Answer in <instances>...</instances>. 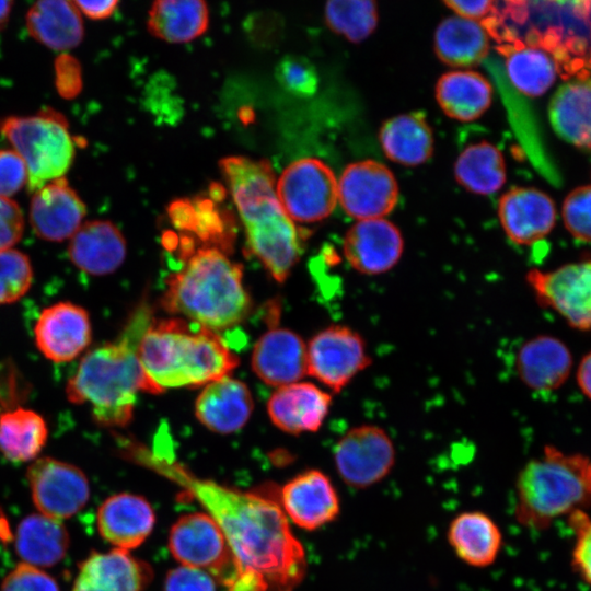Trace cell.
Returning <instances> with one entry per match:
<instances>
[{"instance_id": "6da1fadb", "label": "cell", "mask_w": 591, "mask_h": 591, "mask_svg": "<svg viewBox=\"0 0 591 591\" xmlns=\"http://www.w3.org/2000/svg\"><path fill=\"white\" fill-rule=\"evenodd\" d=\"M163 473L220 526L241 575L260 577L273 591H293L305 577L306 557L274 499L200 479L177 465Z\"/></svg>"}, {"instance_id": "7a4b0ae2", "label": "cell", "mask_w": 591, "mask_h": 591, "mask_svg": "<svg viewBox=\"0 0 591 591\" xmlns=\"http://www.w3.org/2000/svg\"><path fill=\"white\" fill-rule=\"evenodd\" d=\"M152 322L150 306L139 305L119 337L88 351L68 380V401L89 404L96 424L124 427L132 418L139 392H163L149 379L139 358L141 339Z\"/></svg>"}, {"instance_id": "3957f363", "label": "cell", "mask_w": 591, "mask_h": 591, "mask_svg": "<svg viewBox=\"0 0 591 591\" xmlns=\"http://www.w3.org/2000/svg\"><path fill=\"white\" fill-rule=\"evenodd\" d=\"M220 169L243 221L250 248L275 280L285 281L299 259L300 239L278 200L269 162L228 157L220 161Z\"/></svg>"}, {"instance_id": "277c9868", "label": "cell", "mask_w": 591, "mask_h": 591, "mask_svg": "<svg viewBox=\"0 0 591 591\" xmlns=\"http://www.w3.org/2000/svg\"><path fill=\"white\" fill-rule=\"evenodd\" d=\"M139 358L149 379L161 390L205 385L227 376L239 363L213 331L179 318L152 322Z\"/></svg>"}, {"instance_id": "5b68a950", "label": "cell", "mask_w": 591, "mask_h": 591, "mask_svg": "<svg viewBox=\"0 0 591 591\" xmlns=\"http://www.w3.org/2000/svg\"><path fill=\"white\" fill-rule=\"evenodd\" d=\"M242 267L215 247L200 248L167 281L162 304L208 329L242 322L251 310Z\"/></svg>"}, {"instance_id": "8992f818", "label": "cell", "mask_w": 591, "mask_h": 591, "mask_svg": "<svg viewBox=\"0 0 591 591\" xmlns=\"http://www.w3.org/2000/svg\"><path fill=\"white\" fill-rule=\"evenodd\" d=\"M514 485L517 522L546 530L556 520L591 507V457L545 445L522 466Z\"/></svg>"}, {"instance_id": "52a82bcc", "label": "cell", "mask_w": 591, "mask_h": 591, "mask_svg": "<svg viewBox=\"0 0 591 591\" xmlns=\"http://www.w3.org/2000/svg\"><path fill=\"white\" fill-rule=\"evenodd\" d=\"M0 132L26 164L30 193L63 177L72 164L74 146L67 121L51 109L1 118Z\"/></svg>"}, {"instance_id": "ba28073f", "label": "cell", "mask_w": 591, "mask_h": 591, "mask_svg": "<svg viewBox=\"0 0 591 591\" xmlns=\"http://www.w3.org/2000/svg\"><path fill=\"white\" fill-rule=\"evenodd\" d=\"M167 545L182 566L205 570L227 588L241 575L222 530L207 512L181 515L170 530Z\"/></svg>"}, {"instance_id": "9c48e42d", "label": "cell", "mask_w": 591, "mask_h": 591, "mask_svg": "<svg viewBox=\"0 0 591 591\" xmlns=\"http://www.w3.org/2000/svg\"><path fill=\"white\" fill-rule=\"evenodd\" d=\"M525 281L540 305L554 311L573 329L591 331V259L549 270L533 268Z\"/></svg>"}, {"instance_id": "30bf717a", "label": "cell", "mask_w": 591, "mask_h": 591, "mask_svg": "<svg viewBox=\"0 0 591 591\" xmlns=\"http://www.w3.org/2000/svg\"><path fill=\"white\" fill-rule=\"evenodd\" d=\"M276 194L291 220L317 222L327 218L338 202V179L323 161L302 158L283 170Z\"/></svg>"}, {"instance_id": "8fae6325", "label": "cell", "mask_w": 591, "mask_h": 591, "mask_svg": "<svg viewBox=\"0 0 591 591\" xmlns=\"http://www.w3.org/2000/svg\"><path fill=\"white\" fill-rule=\"evenodd\" d=\"M333 455L338 476L355 489H366L382 482L396 461L389 433L371 424L349 429L335 444Z\"/></svg>"}, {"instance_id": "7c38bea8", "label": "cell", "mask_w": 591, "mask_h": 591, "mask_svg": "<svg viewBox=\"0 0 591 591\" xmlns=\"http://www.w3.org/2000/svg\"><path fill=\"white\" fill-rule=\"evenodd\" d=\"M308 374L333 392H340L367 369L371 357L362 336L345 325L328 326L306 346Z\"/></svg>"}, {"instance_id": "4fadbf2b", "label": "cell", "mask_w": 591, "mask_h": 591, "mask_svg": "<svg viewBox=\"0 0 591 591\" xmlns=\"http://www.w3.org/2000/svg\"><path fill=\"white\" fill-rule=\"evenodd\" d=\"M26 478L38 512L58 521L77 514L90 499V483L84 472L58 459L37 457L27 467Z\"/></svg>"}, {"instance_id": "5bb4252c", "label": "cell", "mask_w": 591, "mask_h": 591, "mask_svg": "<svg viewBox=\"0 0 591 591\" xmlns=\"http://www.w3.org/2000/svg\"><path fill=\"white\" fill-rule=\"evenodd\" d=\"M398 195L394 174L375 160L348 164L338 179V201L357 220L384 218L395 208Z\"/></svg>"}, {"instance_id": "9a60e30c", "label": "cell", "mask_w": 591, "mask_h": 591, "mask_svg": "<svg viewBox=\"0 0 591 591\" xmlns=\"http://www.w3.org/2000/svg\"><path fill=\"white\" fill-rule=\"evenodd\" d=\"M92 325L88 311L72 302L61 301L45 308L34 326V340L49 361L74 360L90 345Z\"/></svg>"}, {"instance_id": "2e32d148", "label": "cell", "mask_w": 591, "mask_h": 591, "mask_svg": "<svg viewBox=\"0 0 591 591\" xmlns=\"http://www.w3.org/2000/svg\"><path fill=\"white\" fill-rule=\"evenodd\" d=\"M403 251L399 229L384 218L358 220L347 230L343 242L346 260L363 275L387 273L399 262Z\"/></svg>"}, {"instance_id": "e0dca14e", "label": "cell", "mask_w": 591, "mask_h": 591, "mask_svg": "<svg viewBox=\"0 0 591 591\" xmlns=\"http://www.w3.org/2000/svg\"><path fill=\"white\" fill-rule=\"evenodd\" d=\"M280 501L286 517L306 531L335 521L340 512L334 484L318 470L304 471L290 479L281 489Z\"/></svg>"}, {"instance_id": "ac0fdd59", "label": "cell", "mask_w": 591, "mask_h": 591, "mask_svg": "<svg viewBox=\"0 0 591 591\" xmlns=\"http://www.w3.org/2000/svg\"><path fill=\"white\" fill-rule=\"evenodd\" d=\"M556 206L544 192L533 187H515L498 201V218L508 239L530 246L545 239L556 223Z\"/></svg>"}, {"instance_id": "d6986e66", "label": "cell", "mask_w": 591, "mask_h": 591, "mask_svg": "<svg viewBox=\"0 0 591 591\" xmlns=\"http://www.w3.org/2000/svg\"><path fill=\"white\" fill-rule=\"evenodd\" d=\"M85 212L83 200L65 177H59L33 193L28 218L38 237L61 242L72 237Z\"/></svg>"}, {"instance_id": "ffe728a7", "label": "cell", "mask_w": 591, "mask_h": 591, "mask_svg": "<svg viewBox=\"0 0 591 591\" xmlns=\"http://www.w3.org/2000/svg\"><path fill=\"white\" fill-rule=\"evenodd\" d=\"M151 579L150 566L128 551H93L79 563L71 591H143Z\"/></svg>"}, {"instance_id": "44dd1931", "label": "cell", "mask_w": 591, "mask_h": 591, "mask_svg": "<svg viewBox=\"0 0 591 591\" xmlns=\"http://www.w3.org/2000/svg\"><path fill=\"white\" fill-rule=\"evenodd\" d=\"M573 368L570 348L558 337L536 335L525 340L515 356V370L522 383L533 392L560 389Z\"/></svg>"}, {"instance_id": "7402d4cb", "label": "cell", "mask_w": 591, "mask_h": 591, "mask_svg": "<svg viewBox=\"0 0 591 591\" xmlns=\"http://www.w3.org/2000/svg\"><path fill=\"white\" fill-rule=\"evenodd\" d=\"M96 524L100 535L114 548L134 549L151 534L155 514L142 496L118 493L107 497L99 507Z\"/></svg>"}, {"instance_id": "603a6c76", "label": "cell", "mask_w": 591, "mask_h": 591, "mask_svg": "<svg viewBox=\"0 0 591 591\" xmlns=\"http://www.w3.org/2000/svg\"><path fill=\"white\" fill-rule=\"evenodd\" d=\"M252 368L271 386H285L308 374L306 346L302 338L287 328H271L254 346Z\"/></svg>"}, {"instance_id": "cb8c5ba5", "label": "cell", "mask_w": 591, "mask_h": 591, "mask_svg": "<svg viewBox=\"0 0 591 591\" xmlns=\"http://www.w3.org/2000/svg\"><path fill=\"white\" fill-rule=\"evenodd\" d=\"M332 396L309 382L278 387L270 396L267 410L276 427L292 434L315 432L323 425Z\"/></svg>"}, {"instance_id": "d4e9b609", "label": "cell", "mask_w": 591, "mask_h": 591, "mask_svg": "<svg viewBox=\"0 0 591 591\" xmlns=\"http://www.w3.org/2000/svg\"><path fill=\"white\" fill-rule=\"evenodd\" d=\"M126 253L127 244L123 233L108 220L82 223L68 245L72 264L94 276L114 273L125 260Z\"/></svg>"}, {"instance_id": "484cf974", "label": "cell", "mask_w": 591, "mask_h": 591, "mask_svg": "<svg viewBox=\"0 0 591 591\" xmlns=\"http://www.w3.org/2000/svg\"><path fill=\"white\" fill-rule=\"evenodd\" d=\"M252 410L253 398L247 386L228 375L206 384L195 403L198 420L218 433L240 430Z\"/></svg>"}, {"instance_id": "4316f807", "label": "cell", "mask_w": 591, "mask_h": 591, "mask_svg": "<svg viewBox=\"0 0 591 591\" xmlns=\"http://www.w3.org/2000/svg\"><path fill=\"white\" fill-rule=\"evenodd\" d=\"M447 540L457 558L475 568L493 565L503 544L500 528L482 511L455 515L449 523Z\"/></svg>"}, {"instance_id": "83f0119b", "label": "cell", "mask_w": 591, "mask_h": 591, "mask_svg": "<svg viewBox=\"0 0 591 591\" xmlns=\"http://www.w3.org/2000/svg\"><path fill=\"white\" fill-rule=\"evenodd\" d=\"M25 21L28 34L55 50L72 49L84 36L81 12L74 1H37L28 9Z\"/></svg>"}, {"instance_id": "f1b7e54d", "label": "cell", "mask_w": 591, "mask_h": 591, "mask_svg": "<svg viewBox=\"0 0 591 591\" xmlns=\"http://www.w3.org/2000/svg\"><path fill=\"white\" fill-rule=\"evenodd\" d=\"M434 94L438 105L448 117L468 123L479 118L489 108L493 86L477 71L453 70L438 79Z\"/></svg>"}, {"instance_id": "f546056e", "label": "cell", "mask_w": 591, "mask_h": 591, "mask_svg": "<svg viewBox=\"0 0 591 591\" xmlns=\"http://www.w3.org/2000/svg\"><path fill=\"white\" fill-rule=\"evenodd\" d=\"M385 157L401 165L427 162L434 149L433 132L421 113H406L385 120L379 130Z\"/></svg>"}, {"instance_id": "4dcf8cb0", "label": "cell", "mask_w": 591, "mask_h": 591, "mask_svg": "<svg viewBox=\"0 0 591 591\" xmlns=\"http://www.w3.org/2000/svg\"><path fill=\"white\" fill-rule=\"evenodd\" d=\"M548 116L554 131L563 140L591 149V79L563 84L551 100Z\"/></svg>"}, {"instance_id": "1f68e13d", "label": "cell", "mask_w": 591, "mask_h": 591, "mask_svg": "<svg viewBox=\"0 0 591 591\" xmlns=\"http://www.w3.org/2000/svg\"><path fill=\"white\" fill-rule=\"evenodd\" d=\"M70 545V536L62 521L32 513L21 520L14 536V546L22 563L38 568L61 561Z\"/></svg>"}, {"instance_id": "d6a6232c", "label": "cell", "mask_w": 591, "mask_h": 591, "mask_svg": "<svg viewBox=\"0 0 591 591\" xmlns=\"http://www.w3.org/2000/svg\"><path fill=\"white\" fill-rule=\"evenodd\" d=\"M490 37L482 23L449 16L442 20L433 37L437 57L453 68H472L479 65L488 55Z\"/></svg>"}, {"instance_id": "836d02e7", "label": "cell", "mask_w": 591, "mask_h": 591, "mask_svg": "<svg viewBox=\"0 0 591 591\" xmlns=\"http://www.w3.org/2000/svg\"><path fill=\"white\" fill-rule=\"evenodd\" d=\"M497 49L505 56L510 82L522 94L541 96L554 84L557 65L543 48L514 40L498 45Z\"/></svg>"}, {"instance_id": "e575fe53", "label": "cell", "mask_w": 591, "mask_h": 591, "mask_svg": "<svg viewBox=\"0 0 591 591\" xmlns=\"http://www.w3.org/2000/svg\"><path fill=\"white\" fill-rule=\"evenodd\" d=\"M209 12L199 0H158L148 16V31L167 43H187L206 32Z\"/></svg>"}, {"instance_id": "d590c367", "label": "cell", "mask_w": 591, "mask_h": 591, "mask_svg": "<svg viewBox=\"0 0 591 591\" xmlns=\"http://www.w3.org/2000/svg\"><path fill=\"white\" fill-rule=\"evenodd\" d=\"M47 439L46 420L35 410L18 407L0 415V453L7 460H36Z\"/></svg>"}, {"instance_id": "8d00e7d4", "label": "cell", "mask_w": 591, "mask_h": 591, "mask_svg": "<svg viewBox=\"0 0 591 591\" xmlns=\"http://www.w3.org/2000/svg\"><path fill=\"white\" fill-rule=\"evenodd\" d=\"M456 182L466 190L490 195L505 184L507 172L501 151L488 141L467 146L454 164Z\"/></svg>"}, {"instance_id": "74e56055", "label": "cell", "mask_w": 591, "mask_h": 591, "mask_svg": "<svg viewBox=\"0 0 591 591\" xmlns=\"http://www.w3.org/2000/svg\"><path fill=\"white\" fill-rule=\"evenodd\" d=\"M325 23L351 43L370 36L378 24V7L372 0H332L325 4Z\"/></svg>"}, {"instance_id": "f35d334b", "label": "cell", "mask_w": 591, "mask_h": 591, "mask_svg": "<svg viewBox=\"0 0 591 591\" xmlns=\"http://www.w3.org/2000/svg\"><path fill=\"white\" fill-rule=\"evenodd\" d=\"M34 278L30 257L15 248L0 251V304L19 301L30 290Z\"/></svg>"}, {"instance_id": "ab89813d", "label": "cell", "mask_w": 591, "mask_h": 591, "mask_svg": "<svg viewBox=\"0 0 591 591\" xmlns=\"http://www.w3.org/2000/svg\"><path fill=\"white\" fill-rule=\"evenodd\" d=\"M275 77L287 92L296 96H312L317 90V72L314 66L301 56L288 55L279 60Z\"/></svg>"}, {"instance_id": "60d3db41", "label": "cell", "mask_w": 591, "mask_h": 591, "mask_svg": "<svg viewBox=\"0 0 591 591\" xmlns=\"http://www.w3.org/2000/svg\"><path fill=\"white\" fill-rule=\"evenodd\" d=\"M561 217L573 239L591 243V185L577 187L566 196Z\"/></svg>"}, {"instance_id": "b9f144b4", "label": "cell", "mask_w": 591, "mask_h": 591, "mask_svg": "<svg viewBox=\"0 0 591 591\" xmlns=\"http://www.w3.org/2000/svg\"><path fill=\"white\" fill-rule=\"evenodd\" d=\"M568 523L575 534L571 568L591 588V518L587 511H576L568 517Z\"/></svg>"}, {"instance_id": "7bdbcfd3", "label": "cell", "mask_w": 591, "mask_h": 591, "mask_svg": "<svg viewBox=\"0 0 591 591\" xmlns=\"http://www.w3.org/2000/svg\"><path fill=\"white\" fill-rule=\"evenodd\" d=\"M0 591H60L56 579L42 568L20 563L2 580Z\"/></svg>"}, {"instance_id": "ee69618b", "label": "cell", "mask_w": 591, "mask_h": 591, "mask_svg": "<svg viewBox=\"0 0 591 591\" xmlns=\"http://www.w3.org/2000/svg\"><path fill=\"white\" fill-rule=\"evenodd\" d=\"M28 172L23 159L10 149L0 150V196L10 198L27 186Z\"/></svg>"}, {"instance_id": "f6af8a7d", "label": "cell", "mask_w": 591, "mask_h": 591, "mask_svg": "<svg viewBox=\"0 0 591 591\" xmlns=\"http://www.w3.org/2000/svg\"><path fill=\"white\" fill-rule=\"evenodd\" d=\"M215 578L205 570L179 566L171 569L164 582L165 591H216Z\"/></svg>"}, {"instance_id": "bcb514c9", "label": "cell", "mask_w": 591, "mask_h": 591, "mask_svg": "<svg viewBox=\"0 0 591 591\" xmlns=\"http://www.w3.org/2000/svg\"><path fill=\"white\" fill-rule=\"evenodd\" d=\"M24 216L11 198L0 196V251L12 248L23 236Z\"/></svg>"}, {"instance_id": "7dc6e473", "label": "cell", "mask_w": 591, "mask_h": 591, "mask_svg": "<svg viewBox=\"0 0 591 591\" xmlns=\"http://www.w3.org/2000/svg\"><path fill=\"white\" fill-rule=\"evenodd\" d=\"M55 84L60 96L76 97L82 89V73L79 61L69 54H61L55 60Z\"/></svg>"}, {"instance_id": "c3c4849f", "label": "cell", "mask_w": 591, "mask_h": 591, "mask_svg": "<svg viewBox=\"0 0 591 591\" xmlns=\"http://www.w3.org/2000/svg\"><path fill=\"white\" fill-rule=\"evenodd\" d=\"M449 9L453 10L455 15L482 23L494 10L495 1L476 0L459 1L449 0L443 2Z\"/></svg>"}, {"instance_id": "681fc988", "label": "cell", "mask_w": 591, "mask_h": 591, "mask_svg": "<svg viewBox=\"0 0 591 591\" xmlns=\"http://www.w3.org/2000/svg\"><path fill=\"white\" fill-rule=\"evenodd\" d=\"M169 215L176 227L196 229L197 219L193 201L175 200L169 207Z\"/></svg>"}, {"instance_id": "f907efd6", "label": "cell", "mask_w": 591, "mask_h": 591, "mask_svg": "<svg viewBox=\"0 0 591 591\" xmlns=\"http://www.w3.org/2000/svg\"><path fill=\"white\" fill-rule=\"evenodd\" d=\"M74 4L84 15L92 20H103L111 16L118 5L117 0L109 1H74Z\"/></svg>"}, {"instance_id": "816d5d0a", "label": "cell", "mask_w": 591, "mask_h": 591, "mask_svg": "<svg viewBox=\"0 0 591 591\" xmlns=\"http://www.w3.org/2000/svg\"><path fill=\"white\" fill-rule=\"evenodd\" d=\"M575 376L580 392L591 401V350L581 357Z\"/></svg>"}, {"instance_id": "f5cc1de1", "label": "cell", "mask_w": 591, "mask_h": 591, "mask_svg": "<svg viewBox=\"0 0 591 591\" xmlns=\"http://www.w3.org/2000/svg\"><path fill=\"white\" fill-rule=\"evenodd\" d=\"M12 1H0V28L7 24L12 10Z\"/></svg>"}, {"instance_id": "db71d44e", "label": "cell", "mask_w": 591, "mask_h": 591, "mask_svg": "<svg viewBox=\"0 0 591 591\" xmlns=\"http://www.w3.org/2000/svg\"><path fill=\"white\" fill-rule=\"evenodd\" d=\"M12 537L9 523L4 517H0V541L7 542Z\"/></svg>"}]
</instances>
